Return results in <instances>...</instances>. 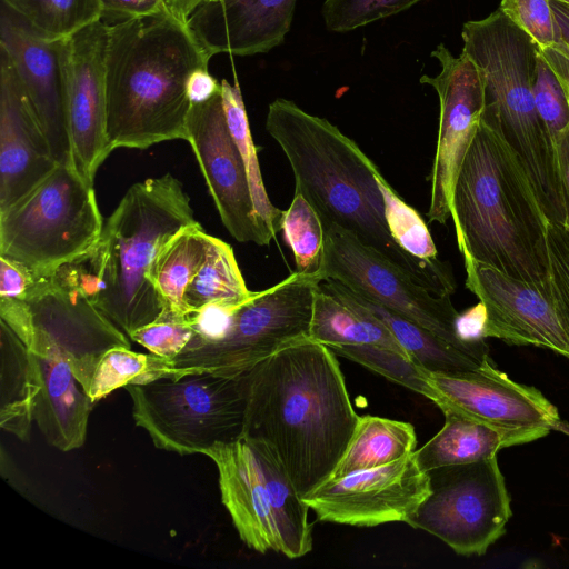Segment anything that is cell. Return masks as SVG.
<instances>
[{
    "instance_id": "cell-1",
    "label": "cell",
    "mask_w": 569,
    "mask_h": 569,
    "mask_svg": "<svg viewBox=\"0 0 569 569\" xmlns=\"http://www.w3.org/2000/svg\"><path fill=\"white\" fill-rule=\"evenodd\" d=\"M358 419L336 353L310 338L247 371L242 437L276 451L301 498L330 477Z\"/></svg>"
},
{
    "instance_id": "cell-2",
    "label": "cell",
    "mask_w": 569,
    "mask_h": 569,
    "mask_svg": "<svg viewBox=\"0 0 569 569\" xmlns=\"http://www.w3.org/2000/svg\"><path fill=\"white\" fill-rule=\"evenodd\" d=\"M266 129L289 161L296 192L312 206L323 228L335 224L355 234L437 296L455 292L447 264L416 258L395 240L386 219L382 174L351 138L281 98L270 103Z\"/></svg>"
},
{
    "instance_id": "cell-3",
    "label": "cell",
    "mask_w": 569,
    "mask_h": 569,
    "mask_svg": "<svg viewBox=\"0 0 569 569\" xmlns=\"http://www.w3.org/2000/svg\"><path fill=\"white\" fill-rule=\"evenodd\" d=\"M212 56L168 8L108 26L106 132L111 150L187 140L188 82Z\"/></svg>"
},
{
    "instance_id": "cell-4",
    "label": "cell",
    "mask_w": 569,
    "mask_h": 569,
    "mask_svg": "<svg viewBox=\"0 0 569 569\" xmlns=\"http://www.w3.org/2000/svg\"><path fill=\"white\" fill-rule=\"evenodd\" d=\"M451 219L463 258L550 286L548 220L519 158L483 120L453 186Z\"/></svg>"
},
{
    "instance_id": "cell-5",
    "label": "cell",
    "mask_w": 569,
    "mask_h": 569,
    "mask_svg": "<svg viewBox=\"0 0 569 569\" xmlns=\"http://www.w3.org/2000/svg\"><path fill=\"white\" fill-rule=\"evenodd\" d=\"M197 222L177 178H149L128 189L96 244L71 261L84 293L128 337L154 322L164 309L148 279L161 246Z\"/></svg>"
},
{
    "instance_id": "cell-6",
    "label": "cell",
    "mask_w": 569,
    "mask_h": 569,
    "mask_svg": "<svg viewBox=\"0 0 569 569\" xmlns=\"http://www.w3.org/2000/svg\"><path fill=\"white\" fill-rule=\"evenodd\" d=\"M462 52L481 73L485 109L481 120L493 127L519 158L531 179L553 173L556 146L539 116L532 80L540 46L498 8L468 21Z\"/></svg>"
},
{
    "instance_id": "cell-7",
    "label": "cell",
    "mask_w": 569,
    "mask_h": 569,
    "mask_svg": "<svg viewBox=\"0 0 569 569\" xmlns=\"http://www.w3.org/2000/svg\"><path fill=\"white\" fill-rule=\"evenodd\" d=\"M204 455L217 466L221 501L247 547L289 559L311 551L309 508L268 443L241 437Z\"/></svg>"
},
{
    "instance_id": "cell-8",
    "label": "cell",
    "mask_w": 569,
    "mask_h": 569,
    "mask_svg": "<svg viewBox=\"0 0 569 569\" xmlns=\"http://www.w3.org/2000/svg\"><path fill=\"white\" fill-rule=\"evenodd\" d=\"M103 224L93 183L73 164H57L0 211V257L48 274L90 250Z\"/></svg>"
},
{
    "instance_id": "cell-9",
    "label": "cell",
    "mask_w": 569,
    "mask_h": 569,
    "mask_svg": "<svg viewBox=\"0 0 569 569\" xmlns=\"http://www.w3.org/2000/svg\"><path fill=\"white\" fill-rule=\"evenodd\" d=\"M0 318L27 348L68 363L83 389L107 351L129 337L88 298L67 263L39 276L22 299L0 297Z\"/></svg>"
},
{
    "instance_id": "cell-10",
    "label": "cell",
    "mask_w": 569,
    "mask_h": 569,
    "mask_svg": "<svg viewBox=\"0 0 569 569\" xmlns=\"http://www.w3.org/2000/svg\"><path fill=\"white\" fill-rule=\"evenodd\" d=\"M132 417L158 449L204 455L242 437L247 372L222 376L186 372L127 385Z\"/></svg>"
},
{
    "instance_id": "cell-11",
    "label": "cell",
    "mask_w": 569,
    "mask_h": 569,
    "mask_svg": "<svg viewBox=\"0 0 569 569\" xmlns=\"http://www.w3.org/2000/svg\"><path fill=\"white\" fill-rule=\"evenodd\" d=\"M321 282L318 274L295 271L268 289L253 291L236 308L221 336L208 339L194 332L169 362V377L192 371L238 376L309 338L315 293Z\"/></svg>"
},
{
    "instance_id": "cell-12",
    "label": "cell",
    "mask_w": 569,
    "mask_h": 569,
    "mask_svg": "<svg viewBox=\"0 0 569 569\" xmlns=\"http://www.w3.org/2000/svg\"><path fill=\"white\" fill-rule=\"evenodd\" d=\"M430 493L407 520L456 553L482 556L506 533L512 512L497 456L428 471Z\"/></svg>"
},
{
    "instance_id": "cell-13",
    "label": "cell",
    "mask_w": 569,
    "mask_h": 569,
    "mask_svg": "<svg viewBox=\"0 0 569 569\" xmlns=\"http://www.w3.org/2000/svg\"><path fill=\"white\" fill-rule=\"evenodd\" d=\"M318 274L322 281H339L357 295L418 323L480 360L490 357L487 343L467 345L457 336L459 312L450 296L435 295L355 234L335 224L325 227V251Z\"/></svg>"
},
{
    "instance_id": "cell-14",
    "label": "cell",
    "mask_w": 569,
    "mask_h": 569,
    "mask_svg": "<svg viewBox=\"0 0 569 569\" xmlns=\"http://www.w3.org/2000/svg\"><path fill=\"white\" fill-rule=\"evenodd\" d=\"M423 376L441 411L451 409L496 429L510 447L542 438L561 423L557 408L541 391L511 380L490 358L475 369H423Z\"/></svg>"
},
{
    "instance_id": "cell-15",
    "label": "cell",
    "mask_w": 569,
    "mask_h": 569,
    "mask_svg": "<svg viewBox=\"0 0 569 569\" xmlns=\"http://www.w3.org/2000/svg\"><path fill=\"white\" fill-rule=\"evenodd\" d=\"M430 493L415 452L390 463L328 479L302 498L319 521L352 527L407 522Z\"/></svg>"
},
{
    "instance_id": "cell-16",
    "label": "cell",
    "mask_w": 569,
    "mask_h": 569,
    "mask_svg": "<svg viewBox=\"0 0 569 569\" xmlns=\"http://www.w3.org/2000/svg\"><path fill=\"white\" fill-rule=\"evenodd\" d=\"M431 56L439 61L441 70L435 77L420 78L421 83L436 90L440 104L427 218L445 224L451 219L458 172L483 113L485 91L480 71L463 52L455 57L446 46L439 44Z\"/></svg>"
},
{
    "instance_id": "cell-17",
    "label": "cell",
    "mask_w": 569,
    "mask_h": 569,
    "mask_svg": "<svg viewBox=\"0 0 569 569\" xmlns=\"http://www.w3.org/2000/svg\"><path fill=\"white\" fill-rule=\"evenodd\" d=\"M0 50L10 59L59 164H73L67 112V38L41 34L1 1Z\"/></svg>"
},
{
    "instance_id": "cell-18",
    "label": "cell",
    "mask_w": 569,
    "mask_h": 569,
    "mask_svg": "<svg viewBox=\"0 0 569 569\" xmlns=\"http://www.w3.org/2000/svg\"><path fill=\"white\" fill-rule=\"evenodd\" d=\"M187 140L196 156L220 219L239 242L268 246L272 240L257 217L246 168L229 130L221 92L192 103Z\"/></svg>"
},
{
    "instance_id": "cell-19",
    "label": "cell",
    "mask_w": 569,
    "mask_h": 569,
    "mask_svg": "<svg viewBox=\"0 0 569 569\" xmlns=\"http://www.w3.org/2000/svg\"><path fill=\"white\" fill-rule=\"evenodd\" d=\"M466 287L486 307L485 338L547 348L569 359V338L548 287L519 280L463 258Z\"/></svg>"
},
{
    "instance_id": "cell-20",
    "label": "cell",
    "mask_w": 569,
    "mask_h": 569,
    "mask_svg": "<svg viewBox=\"0 0 569 569\" xmlns=\"http://www.w3.org/2000/svg\"><path fill=\"white\" fill-rule=\"evenodd\" d=\"M108 24L97 20L67 38V112L74 168L93 183L112 151L106 132Z\"/></svg>"
},
{
    "instance_id": "cell-21",
    "label": "cell",
    "mask_w": 569,
    "mask_h": 569,
    "mask_svg": "<svg viewBox=\"0 0 569 569\" xmlns=\"http://www.w3.org/2000/svg\"><path fill=\"white\" fill-rule=\"evenodd\" d=\"M59 164L8 56L0 50V211Z\"/></svg>"
},
{
    "instance_id": "cell-22",
    "label": "cell",
    "mask_w": 569,
    "mask_h": 569,
    "mask_svg": "<svg viewBox=\"0 0 569 569\" xmlns=\"http://www.w3.org/2000/svg\"><path fill=\"white\" fill-rule=\"evenodd\" d=\"M297 0H207L187 24L213 56H251L282 43Z\"/></svg>"
},
{
    "instance_id": "cell-23",
    "label": "cell",
    "mask_w": 569,
    "mask_h": 569,
    "mask_svg": "<svg viewBox=\"0 0 569 569\" xmlns=\"http://www.w3.org/2000/svg\"><path fill=\"white\" fill-rule=\"evenodd\" d=\"M33 356L40 382L33 421L50 446L64 452L81 448L96 402L66 361L34 353Z\"/></svg>"
},
{
    "instance_id": "cell-24",
    "label": "cell",
    "mask_w": 569,
    "mask_h": 569,
    "mask_svg": "<svg viewBox=\"0 0 569 569\" xmlns=\"http://www.w3.org/2000/svg\"><path fill=\"white\" fill-rule=\"evenodd\" d=\"M309 338L329 348L380 347L410 359L390 330L333 279L321 282L315 293Z\"/></svg>"
},
{
    "instance_id": "cell-25",
    "label": "cell",
    "mask_w": 569,
    "mask_h": 569,
    "mask_svg": "<svg viewBox=\"0 0 569 569\" xmlns=\"http://www.w3.org/2000/svg\"><path fill=\"white\" fill-rule=\"evenodd\" d=\"M40 389L33 353L0 320V427L28 441Z\"/></svg>"
},
{
    "instance_id": "cell-26",
    "label": "cell",
    "mask_w": 569,
    "mask_h": 569,
    "mask_svg": "<svg viewBox=\"0 0 569 569\" xmlns=\"http://www.w3.org/2000/svg\"><path fill=\"white\" fill-rule=\"evenodd\" d=\"M443 427L420 449L415 450L421 470L475 462L497 456L510 447L506 437L496 429L468 418L455 410L445 409Z\"/></svg>"
},
{
    "instance_id": "cell-27",
    "label": "cell",
    "mask_w": 569,
    "mask_h": 569,
    "mask_svg": "<svg viewBox=\"0 0 569 569\" xmlns=\"http://www.w3.org/2000/svg\"><path fill=\"white\" fill-rule=\"evenodd\" d=\"M416 445L417 436L411 423L359 416L347 448L328 479L390 463L413 452Z\"/></svg>"
},
{
    "instance_id": "cell-28",
    "label": "cell",
    "mask_w": 569,
    "mask_h": 569,
    "mask_svg": "<svg viewBox=\"0 0 569 569\" xmlns=\"http://www.w3.org/2000/svg\"><path fill=\"white\" fill-rule=\"evenodd\" d=\"M210 239L211 236L197 222L181 228L161 246L148 279L164 308L189 312L183 296L206 259Z\"/></svg>"
},
{
    "instance_id": "cell-29",
    "label": "cell",
    "mask_w": 569,
    "mask_h": 569,
    "mask_svg": "<svg viewBox=\"0 0 569 569\" xmlns=\"http://www.w3.org/2000/svg\"><path fill=\"white\" fill-rule=\"evenodd\" d=\"M349 291L366 310L390 330L410 359L418 366L429 371L450 372L478 368L486 360H480L460 350L430 330L357 295L351 289Z\"/></svg>"
},
{
    "instance_id": "cell-30",
    "label": "cell",
    "mask_w": 569,
    "mask_h": 569,
    "mask_svg": "<svg viewBox=\"0 0 569 569\" xmlns=\"http://www.w3.org/2000/svg\"><path fill=\"white\" fill-rule=\"evenodd\" d=\"M233 250L211 236L206 259L188 284L183 302L189 312L210 303L241 305L251 297Z\"/></svg>"
},
{
    "instance_id": "cell-31",
    "label": "cell",
    "mask_w": 569,
    "mask_h": 569,
    "mask_svg": "<svg viewBox=\"0 0 569 569\" xmlns=\"http://www.w3.org/2000/svg\"><path fill=\"white\" fill-rule=\"evenodd\" d=\"M220 92L229 130L242 158L257 217L266 233L273 239L282 230L283 210L272 204L259 167L244 102L238 82L220 81Z\"/></svg>"
},
{
    "instance_id": "cell-32",
    "label": "cell",
    "mask_w": 569,
    "mask_h": 569,
    "mask_svg": "<svg viewBox=\"0 0 569 569\" xmlns=\"http://www.w3.org/2000/svg\"><path fill=\"white\" fill-rule=\"evenodd\" d=\"M41 34L68 38L83 27L101 20L100 0H1Z\"/></svg>"
},
{
    "instance_id": "cell-33",
    "label": "cell",
    "mask_w": 569,
    "mask_h": 569,
    "mask_svg": "<svg viewBox=\"0 0 569 569\" xmlns=\"http://www.w3.org/2000/svg\"><path fill=\"white\" fill-rule=\"evenodd\" d=\"M169 375V360L166 358L117 347L107 351L98 363L88 395L97 402L120 387L146 383Z\"/></svg>"
},
{
    "instance_id": "cell-34",
    "label": "cell",
    "mask_w": 569,
    "mask_h": 569,
    "mask_svg": "<svg viewBox=\"0 0 569 569\" xmlns=\"http://www.w3.org/2000/svg\"><path fill=\"white\" fill-rule=\"evenodd\" d=\"M282 231L291 248L296 271L318 274L325 251V228L316 210L299 192H295L283 212Z\"/></svg>"
},
{
    "instance_id": "cell-35",
    "label": "cell",
    "mask_w": 569,
    "mask_h": 569,
    "mask_svg": "<svg viewBox=\"0 0 569 569\" xmlns=\"http://www.w3.org/2000/svg\"><path fill=\"white\" fill-rule=\"evenodd\" d=\"M330 349L336 355L352 360L392 382L420 393L432 402L436 400V393L423 376L425 368L405 356L375 346H338Z\"/></svg>"
},
{
    "instance_id": "cell-36",
    "label": "cell",
    "mask_w": 569,
    "mask_h": 569,
    "mask_svg": "<svg viewBox=\"0 0 569 569\" xmlns=\"http://www.w3.org/2000/svg\"><path fill=\"white\" fill-rule=\"evenodd\" d=\"M389 230L408 253L429 262H439L431 233L420 214L410 207L389 182L380 177Z\"/></svg>"
},
{
    "instance_id": "cell-37",
    "label": "cell",
    "mask_w": 569,
    "mask_h": 569,
    "mask_svg": "<svg viewBox=\"0 0 569 569\" xmlns=\"http://www.w3.org/2000/svg\"><path fill=\"white\" fill-rule=\"evenodd\" d=\"M194 332L192 313L166 307L154 322L134 331L129 338L170 362Z\"/></svg>"
},
{
    "instance_id": "cell-38",
    "label": "cell",
    "mask_w": 569,
    "mask_h": 569,
    "mask_svg": "<svg viewBox=\"0 0 569 569\" xmlns=\"http://www.w3.org/2000/svg\"><path fill=\"white\" fill-rule=\"evenodd\" d=\"M532 94L537 111L556 146L559 136L569 126V98L563 83L541 51L537 58Z\"/></svg>"
},
{
    "instance_id": "cell-39",
    "label": "cell",
    "mask_w": 569,
    "mask_h": 569,
    "mask_svg": "<svg viewBox=\"0 0 569 569\" xmlns=\"http://www.w3.org/2000/svg\"><path fill=\"white\" fill-rule=\"evenodd\" d=\"M421 0H326L322 14L326 27L347 32L403 11Z\"/></svg>"
},
{
    "instance_id": "cell-40",
    "label": "cell",
    "mask_w": 569,
    "mask_h": 569,
    "mask_svg": "<svg viewBox=\"0 0 569 569\" xmlns=\"http://www.w3.org/2000/svg\"><path fill=\"white\" fill-rule=\"evenodd\" d=\"M551 295L569 338V227L548 222Z\"/></svg>"
},
{
    "instance_id": "cell-41",
    "label": "cell",
    "mask_w": 569,
    "mask_h": 569,
    "mask_svg": "<svg viewBox=\"0 0 569 569\" xmlns=\"http://www.w3.org/2000/svg\"><path fill=\"white\" fill-rule=\"evenodd\" d=\"M499 8L541 49L556 44V23L550 0H501Z\"/></svg>"
},
{
    "instance_id": "cell-42",
    "label": "cell",
    "mask_w": 569,
    "mask_h": 569,
    "mask_svg": "<svg viewBox=\"0 0 569 569\" xmlns=\"http://www.w3.org/2000/svg\"><path fill=\"white\" fill-rule=\"evenodd\" d=\"M38 274L26 267L0 257V297L22 299L33 287Z\"/></svg>"
},
{
    "instance_id": "cell-43",
    "label": "cell",
    "mask_w": 569,
    "mask_h": 569,
    "mask_svg": "<svg viewBox=\"0 0 569 569\" xmlns=\"http://www.w3.org/2000/svg\"><path fill=\"white\" fill-rule=\"evenodd\" d=\"M485 325H486V307L479 301L456 319V332L459 339L467 345H483L485 342Z\"/></svg>"
},
{
    "instance_id": "cell-44",
    "label": "cell",
    "mask_w": 569,
    "mask_h": 569,
    "mask_svg": "<svg viewBox=\"0 0 569 569\" xmlns=\"http://www.w3.org/2000/svg\"><path fill=\"white\" fill-rule=\"evenodd\" d=\"M106 13L124 19L153 13L164 7V0H100Z\"/></svg>"
},
{
    "instance_id": "cell-45",
    "label": "cell",
    "mask_w": 569,
    "mask_h": 569,
    "mask_svg": "<svg viewBox=\"0 0 569 569\" xmlns=\"http://www.w3.org/2000/svg\"><path fill=\"white\" fill-rule=\"evenodd\" d=\"M220 90L218 82L208 71L200 69L194 71L188 82V97L191 103H200L212 98Z\"/></svg>"
},
{
    "instance_id": "cell-46",
    "label": "cell",
    "mask_w": 569,
    "mask_h": 569,
    "mask_svg": "<svg viewBox=\"0 0 569 569\" xmlns=\"http://www.w3.org/2000/svg\"><path fill=\"white\" fill-rule=\"evenodd\" d=\"M556 150L567 213V226L569 227V126L559 136Z\"/></svg>"
},
{
    "instance_id": "cell-47",
    "label": "cell",
    "mask_w": 569,
    "mask_h": 569,
    "mask_svg": "<svg viewBox=\"0 0 569 569\" xmlns=\"http://www.w3.org/2000/svg\"><path fill=\"white\" fill-rule=\"evenodd\" d=\"M556 23L555 48L569 56V6L550 0Z\"/></svg>"
},
{
    "instance_id": "cell-48",
    "label": "cell",
    "mask_w": 569,
    "mask_h": 569,
    "mask_svg": "<svg viewBox=\"0 0 569 569\" xmlns=\"http://www.w3.org/2000/svg\"><path fill=\"white\" fill-rule=\"evenodd\" d=\"M541 54L560 78L569 98V56L555 47L541 49Z\"/></svg>"
},
{
    "instance_id": "cell-49",
    "label": "cell",
    "mask_w": 569,
    "mask_h": 569,
    "mask_svg": "<svg viewBox=\"0 0 569 569\" xmlns=\"http://www.w3.org/2000/svg\"><path fill=\"white\" fill-rule=\"evenodd\" d=\"M207 0H164V4L176 17L188 21L191 13Z\"/></svg>"
},
{
    "instance_id": "cell-50",
    "label": "cell",
    "mask_w": 569,
    "mask_h": 569,
    "mask_svg": "<svg viewBox=\"0 0 569 569\" xmlns=\"http://www.w3.org/2000/svg\"><path fill=\"white\" fill-rule=\"evenodd\" d=\"M569 6V0H553Z\"/></svg>"
}]
</instances>
